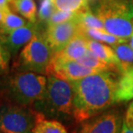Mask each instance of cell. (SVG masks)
<instances>
[{"instance_id":"1","label":"cell","mask_w":133,"mask_h":133,"mask_svg":"<svg viewBox=\"0 0 133 133\" xmlns=\"http://www.w3.org/2000/svg\"><path fill=\"white\" fill-rule=\"evenodd\" d=\"M118 75L105 70L70 82L74 92L73 118L76 122L83 123L116 104Z\"/></svg>"},{"instance_id":"2","label":"cell","mask_w":133,"mask_h":133,"mask_svg":"<svg viewBox=\"0 0 133 133\" xmlns=\"http://www.w3.org/2000/svg\"><path fill=\"white\" fill-rule=\"evenodd\" d=\"M47 76L30 71L4 74L0 79V95L8 101L24 107H33L44 96Z\"/></svg>"},{"instance_id":"3","label":"cell","mask_w":133,"mask_h":133,"mask_svg":"<svg viewBox=\"0 0 133 133\" xmlns=\"http://www.w3.org/2000/svg\"><path fill=\"white\" fill-rule=\"evenodd\" d=\"M94 13L111 35L128 41L133 33L132 0H100Z\"/></svg>"},{"instance_id":"4","label":"cell","mask_w":133,"mask_h":133,"mask_svg":"<svg viewBox=\"0 0 133 133\" xmlns=\"http://www.w3.org/2000/svg\"><path fill=\"white\" fill-rule=\"evenodd\" d=\"M47 76L44 96L32 107L45 117L64 118L73 115L74 92L70 82L52 75Z\"/></svg>"},{"instance_id":"5","label":"cell","mask_w":133,"mask_h":133,"mask_svg":"<svg viewBox=\"0 0 133 133\" xmlns=\"http://www.w3.org/2000/svg\"><path fill=\"white\" fill-rule=\"evenodd\" d=\"M52 55L44 32L39 30L15 59L12 65L13 70L30 71L46 76Z\"/></svg>"},{"instance_id":"6","label":"cell","mask_w":133,"mask_h":133,"mask_svg":"<svg viewBox=\"0 0 133 133\" xmlns=\"http://www.w3.org/2000/svg\"><path fill=\"white\" fill-rule=\"evenodd\" d=\"M36 111L8 101L0 104V133H33Z\"/></svg>"},{"instance_id":"7","label":"cell","mask_w":133,"mask_h":133,"mask_svg":"<svg viewBox=\"0 0 133 133\" xmlns=\"http://www.w3.org/2000/svg\"><path fill=\"white\" fill-rule=\"evenodd\" d=\"M123 122L119 110H107L84 121L80 133H121Z\"/></svg>"},{"instance_id":"8","label":"cell","mask_w":133,"mask_h":133,"mask_svg":"<svg viewBox=\"0 0 133 133\" xmlns=\"http://www.w3.org/2000/svg\"><path fill=\"white\" fill-rule=\"evenodd\" d=\"M79 33H81V29L76 16L70 21L46 27L44 35L52 54H54L63 49Z\"/></svg>"},{"instance_id":"9","label":"cell","mask_w":133,"mask_h":133,"mask_svg":"<svg viewBox=\"0 0 133 133\" xmlns=\"http://www.w3.org/2000/svg\"><path fill=\"white\" fill-rule=\"evenodd\" d=\"M99 71L101 70L84 66L74 60H64L52 57L46 76L52 75L63 80L72 82Z\"/></svg>"},{"instance_id":"10","label":"cell","mask_w":133,"mask_h":133,"mask_svg":"<svg viewBox=\"0 0 133 133\" xmlns=\"http://www.w3.org/2000/svg\"><path fill=\"white\" fill-rule=\"evenodd\" d=\"M39 30V24L37 22H29L24 26L18 28L11 32L0 35L4 44L9 49L10 54L15 58L22 46L28 44L33 36Z\"/></svg>"},{"instance_id":"11","label":"cell","mask_w":133,"mask_h":133,"mask_svg":"<svg viewBox=\"0 0 133 133\" xmlns=\"http://www.w3.org/2000/svg\"><path fill=\"white\" fill-rule=\"evenodd\" d=\"M89 38L83 34L79 33L75 36L63 49L52 55L53 58L64 59V60H74L82 58L89 51L88 47Z\"/></svg>"},{"instance_id":"12","label":"cell","mask_w":133,"mask_h":133,"mask_svg":"<svg viewBox=\"0 0 133 133\" xmlns=\"http://www.w3.org/2000/svg\"><path fill=\"white\" fill-rule=\"evenodd\" d=\"M133 100V67L119 75L116 90V103Z\"/></svg>"},{"instance_id":"13","label":"cell","mask_w":133,"mask_h":133,"mask_svg":"<svg viewBox=\"0 0 133 133\" xmlns=\"http://www.w3.org/2000/svg\"><path fill=\"white\" fill-rule=\"evenodd\" d=\"M88 47L90 52H92L95 56H97L102 61L106 62L107 64L116 67L119 72V70H118L119 63H118V59L112 47L89 38L88 41Z\"/></svg>"},{"instance_id":"14","label":"cell","mask_w":133,"mask_h":133,"mask_svg":"<svg viewBox=\"0 0 133 133\" xmlns=\"http://www.w3.org/2000/svg\"><path fill=\"white\" fill-rule=\"evenodd\" d=\"M33 133H68V131L59 121L46 119L43 114L36 112V123Z\"/></svg>"},{"instance_id":"15","label":"cell","mask_w":133,"mask_h":133,"mask_svg":"<svg viewBox=\"0 0 133 133\" xmlns=\"http://www.w3.org/2000/svg\"><path fill=\"white\" fill-rule=\"evenodd\" d=\"M10 8L31 22H37L38 10L35 0H13Z\"/></svg>"},{"instance_id":"16","label":"cell","mask_w":133,"mask_h":133,"mask_svg":"<svg viewBox=\"0 0 133 133\" xmlns=\"http://www.w3.org/2000/svg\"><path fill=\"white\" fill-rule=\"evenodd\" d=\"M112 47L118 59L119 74L133 67V50L128 42H121Z\"/></svg>"},{"instance_id":"17","label":"cell","mask_w":133,"mask_h":133,"mask_svg":"<svg viewBox=\"0 0 133 133\" xmlns=\"http://www.w3.org/2000/svg\"><path fill=\"white\" fill-rule=\"evenodd\" d=\"M27 21L23 17L18 16L10 8L4 9V17L3 23L0 26V35H5L18 28L24 26Z\"/></svg>"},{"instance_id":"18","label":"cell","mask_w":133,"mask_h":133,"mask_svg":"<svg viewBox=\"0 0 133 133\" xmlns=\"http://www.w3.org/2000/svg\"><path fill=\"white\" fill-rule=\"evenodd\" d=\"M79 64H83L84 66H87L91 69H95L97 70H101V71H105V70H112V71L118 72V69L114 66L111 65V64H107L106 62L102 61L101 59L99 58L97 56H95L92 52L89 50L87 53L82 58L76 60Z\"/></svg>"},{"instance_id":"19","label":"cell","mask_w":133,"mask_h":133,"mask_svg":"<svg viewBox=\"0 0 133 133\" xmlns=\"http://www.w3.org/2000/svg\"><path fill=\"white\" fill-rule=\"evenodd\" d=\"M81 33L86 35L88 38L100 42H104V43L108 44L110 46H114V45L121 43V42H126L111 35L107 30H101L96 29H81Z\"/></svg>"},{"instance_id":"20","label":"cell","mask_w":133,"mask_h":133,"mask_svg":"<svg viewBox=\"0 0 133 133\" xmlns=\"http://www.w3.org/2000/svg\"><path fill=\"white\" fill-rule=\"evenodd\" d=\"M56 10L82 13L90 10L87 0H52Z\"/></svg>"},{"instance_id":"21","label":"cell","mask_w":133,"mask_h":133,"mask_svg":"<svg viewBox=\"0 0 133 133\" xmlns=\"http://www.w3.org/2000/svg\"><path fill=\"white\" fill-rule=\"evenodd\" d=\"M76 19H77L78 24L81 29H96L106 30L102 21L95 13H93L91 10L78 13L76 16Z\"/></svg>"},{"instance_id":"22","label":"cell","mask_w":133,"mask_h":133,"mask_svg":"<svg viewBox=\"0 0 133 133\" xmlns=\"http://www.w3.org/2000/svg\"><path fill=\"white\" fill-rule=\"evenodd\" d=\"M56 10L54 3L52 0H41L39 4V9L37 15V22L41 25L46 23Z\"/></svg>"},{"instance_id":"23","label":"cell","mask_w":133,"mask_h":133,"mask_svg":"<svg viewBox=\"0 0 133 133\" xmlns=\"http://www.w3.org/2000/svg\"><path fill=\"white\" fill-rule=\"evenodd\" d=\"M11 54L0 35V76L8 73Z\"/></svg>"},{"instance_id":"24","label":"cell","mask_w":133,"mask_h":133,"mask_svg":"<svg viewBox=\"0 0 133 133\" xmlns=\"http://www.w3.org/2000/svg\"><path fill=\"white\" fill-rule=\"evenodd\" d=\"M76 15H77V13L71 12V11H64V10H56L54 12L52 13V15L51 16L49 20L47 21L46 27L70 21V20L76 18Z\"/></svg>"},{"instance_id":"25","label":"cell","mask_w":133,"mask_h":133,"mask_svg":"<svg viewBox=\"0 0 133 133\" xmlns=\"http://www.w3.org/2000/svg\"><path fill=\"white\" fill-rule=\"evenodd\" d=\"M124 124L129 129L133 130V101H131L127 107L125 114L124 117Z\"/></svg>"},{"instance_id":"26","label":"cell","mask_w":133,"mask_h":133,"mask_svg":"<svg viewBox=\"0 0 133 133\" xmlns=\"http://www.w3.org/2000/svg\"><path fill=\"white\" fill-rule=\"evenodd\" d=\"M13 0H0V7L2 9H7V8L10 7V3L12 2Z\"/></svg>"},{"instance_id":"27","label":"cell","mask_w":133,"mask_h":133,"mask_svg":"<svg viewBox=\"0 0 133 133\" xmlns=\"http://www.w3.org/2000/svg\"><path fill=\"white\" fill-rule=\"evenodd\" d=\"M99 1H100V0H87V2H88V4H89V5L90 9L93 8V10H94L95 8L97 6Z\"/></svg>"},{"instance_id":"28","label":"cell","mask_w":133,"mask_h":133,"mask_svg":"<svg viewBox=\"0 0 133 133\" xmlns=\"http://www.w3.org/2000/svg\"><path fill=\"white\" fill-rule=\"evenodd\" d=\"M4 17V10L0 7V26H1V24L3 23Z\"/></svg>"},{"instance_id":"29","label":"cell","mask_w":133,"mask_h":133,"mask_svg":"<svg viewBox=\"0 0 133 133\" xmlns=\"http://www.w3.org/2000/svg\"><path fill=\"white\" fill-rule=\"evenodd\" d=\"M128 44L130 45V46H131V48H132V50H133V33H132V35H131V37L129 38V39H128Z\"/></svg>"},{"instance_id":"30","label":"cell","mask_w":133,"mask_h":133,"mask_svg":"<svg viewBox=\"0 0 133 133\" xmlns=\"http://www.w3.org/2000/svg\"><path fill=\"white\" fill-rule=\"evenodd\" d=\"M0 104H1V95H0Z\"/></svg>"},{"instance_id":"31","label":"cell","mask_w":133,"mask_h":133,"mask_svg":"<svg viewBox=\"0 0 133 133\" xmlns=\"http://www.w3.org/2000/svg\"><path fill=\"white\" fill-rule=\"evenodd\" d=\"M132 1H133V0H132Z\"/></svg>"}]
</instances>
